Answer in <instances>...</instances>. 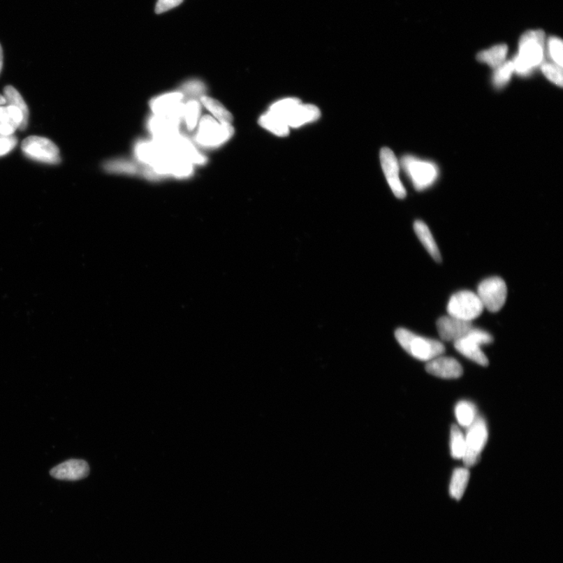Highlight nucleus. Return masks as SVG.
<instances>
[{"label":"nucleus","instance_id":"obj_14","mask_svg":"<svg viewBox=\"0 0 563 563\" xmlns=\"http://www.w3.org/2000/svg\"><path fill=\"white\" fill-rule=\"evenodd\" d=\"M425 370L430 374L442 379L460 378L463 373L462 365L456 359L443 355L427 362Z\"/></svg>","mask_w":563,"mask_h":563},{"label":"nucleus","instance_id":"obj_25","mask_svg":"<svg viewBox=\"0 0 563 563\" xmlns=\"http://www.w3.org/2000/svg\"><path fill=\"white\" fill-rule=\"evenodd\" d=\"M455 414L458 424L466 428H468L477 417L476 406L467 401H462L457 404Z\"/></svg>","mask_w":563,"mask_h":563},{"label":"nucleus","instance_id":"obj_5","mask_svg":"<svg viewBox=\"0 0 563 563\" xmlns=\"http://www.w3.org/2000/svg\"><path fill=\"white\" fill-rule=\"evenodd\" d=\"M401 163L418 191L433 185L437 179L438 168L433 162L407 155L402 158Z\"/></svg>","mask_w":563,"mask_h":563},{"label":"nucleus","instance_id":"obj_26","mask_svg":"<svg viewBox=\"0 0 563 563\" xmlns=\"http://www.w3.org/2000/svg\"><path fill=\"white\" fill-rule=\"evenodd\" d=\"M207 88L205 84L200 80H192L182 85L180 93L184 96V101H198L205 96Z\"/></svg>","mask_w":563,"mask_h":563},{"label":"nucleus","instance_id":"obj_24","mask_svg":"<svg viewBox=\"0 0 563 563\" xmlns=\"http://www.w3.org/2000/svg\"><path fill=\"white\" fill-rule=\"evenodd\" d=\"M103 168L108 173L123 175H138L142 173V168H140L136 163L122 159L111 160L104 163Z\"/></svg>","mask_w":563,"mask_h":563},{"label":"nucleus","instance_id":"obj_17","mask_svg":"<svg viewBox=\"0 0 563 563\" xmlns=\"http://www.w3.org/2000/svg\"><path fill=\"white\" fill-rule=\"evenodd\" d=\"M23 122V115L15 106H0V133L14 135Z\"/></svg>","mask_w":563,"mask_h":563},{"label":"nucleus","instance_id":"obj_3","mask_svg":"<svg viewBox=\"0 0 563 563\" xmlns=\"http://www.w3.org/2000/svg\"><path fill=\"white\" fill-rule=\"evenodd\" d=\"M234 134L232 124H221L214 117H203L199 122L195 142L205 148H216L231 140Z\"/></svg>","mask_w":563,"mask_h":563},{"label":"nucleus","instance_id":"obj_2","mask_svg":"<svg viewBox=\"0 0 563 563\" xmlns=\"http://www.w3.org/2000/svg\"><path fill=\"white\" fill-rule=\"evenodd\" d=\"M395 337L406 352L423 362H429L445 352V346L439 340L418 336L406 329L397 330Z\"/></svg>","mask_w":563,"mask_h":563},{"label":"nucleus","instance_id":"obj_33","mask_svg":"<svg viewBox=\"0 0 563 563\" xmlns=\"http://www.w3.org/2000/svg\"><path fill=\"white\" fill-rule=\"evenodd\" d=\"M17 144V137L14 135L0 133V156H5L12 152Z\"/></svg>","mask_w":563,"mask_h":563},{"label":"nucleus","instance_id":"obj_6","mask_svg":"<svg viewBox=\"0 0 563 563\" xmlns=\"http://www.w3.org/2000/svg\"><path fill=\"white\" fill-rule=\"evenodd\" d=\"M466 451L462 460L467 467H472L479 462L482 451L488 440L487 423L481 416H477L467 428Z\"/></svg>","mask_w":563,"mask_h":563},{"label":"nucleus","instance_id":"obj_28","mask_svg":"<svg viewBox=\"0 0 563 563\" xmlns=\"http://www.w3.org/2000/svg\"><path fill=\"white\" fill-rule=\"evenodd\" d=\"M200 103L198 101H188L185 103L184 112H183L182 120H184L186 126L189 132H192L200 120Z\"/></svg>","mask_w":563,"mask_h":563},{"label":"nucleus","instance_id":"obj_18","mask_svg":"<svg viewBox=\"0 0 563 563\" xmlns=\"http://www.w3.org/2000/svg\"><path fill=\"white\" fill-rule=\"evenodd\" d=\"M415 233L417 235L418 240L428 251L430 256L433 258L437 263H441V255L438 248L436 241L432 235L427 225L424 224L423 221L418 220L414 224Z\"/></svg>","mask_w":563,"mask_h":563},{"label":"nucleus","instance_id":"obj_11","mask_svg":"<svg viewBox=\"0 0 563 563\" xmlns=\"http://www.w3.org/2000/svg\"><path fill=\"white\" fill-rule=\"evenodd\" d=\"M381 162L383 171L389 183L391 191L396 198L403 199L406 196L405 189L399 178V163L396 156L389 148L385 147L381 152Z\"/></svg>","mask_w":563,"mask_h":563},{"label":"nucleus","instance_id":"obj_21","mask_svg":"<svg viewBox=\"0 0 563 563\" xmlns=\"http://www.w3.org/2000/svg\"><path fill=\"white\" fill-rule=\"evenodd\" d=\"M258 123L261 127L277 136L285 137L290 133V127L286 123L270 111L260 117Z\"/></svg>","mask_w":563,"mask_h":563},{"label":"nucleus","instance_id":"obj_12","mask_svg":"<svg viewBox=\"0 0 563 563\" xmlns=\"http://www.w3.org/2000/svg\"><path fill=\"white\" fill-rule=\"evenodd\" d=\"M473 327L472 322L451 316L441 317L437 323L438 333L444 342H457L466 336Z\"/></svg>","mask_w":563,"mask_h":563},{"label":"nucleus","instance_id":"obj_15","mask_svg":"<svg viewBox=\"0 0 563 563\" xmlns=\"http://www.w3.org/2000/svg\"><path fill=\"white\" fill-rule=\"evenodd\" d=\"M89 474V467L86 461L70 460L58 465L50 471V475L55 479L68 481H77L84 479Z\"/></svg>","mask_w":563,"mask_h":563},{"label":"nucleus","instance_id":"obj_23","mask_svg":"<svg viewBox=\"0 0 563 563\" xmlns=\"http://www.w3.org/2000/svg\"><path fill=\"white\" fill-rule=\"evenodd\" d=\"M200 101L219 122L232 124L233 115L220 102L207 96H202Z\"/></svg>","mask_w":563,"mask_h":563},{"label":"nucleus","instance_id":"obj_36","mask_svg":"<svg viewBox=\"0 0 563 563\" xmlns=\"http://www.w3.org/2000/svg\"><path fill=\"white\" fill-rule=\"evenodd\" d=\"M6 100L3 96L0 95V106L4 105L6 104Z\"/></svg>","mask_w":563,"mask_h":563},{"label":"nucleus","instance_id":"obj_9","mask_svg":"<svg viewBox=\"0 0 563 563\" xmlns=\"http://www.w3.org/2000/svg\"><path fill=\"white\" fill-rule=\"evenodd\" d=\"M476 294L484 309L495 313L499 312L506 304L507 286L502 278L490 277L481 282L478 286Z\"/></svg>","mask_w":563,"mask_h":563},{"label":"nucleus","instance_id":"obj_16","mask_svg":"<svg viewBox=\"0 0 563 563\" xmlns=\"http://www.w3.org/2000/svg\"><path fill=\"white\" fill-rule=\"evenodd\" d=\"M320 116V110L316 106L300 103L287 117L286 122L290 129L299 128L317 121Z\"/></svg>","mask_w":563,"mask_h":563},{"label":"nucleus","instance_id":"obj_13","mask_svg":"<svg viewBox=\"0 0 563 563\" xmlns=\"http://www.w3.org/2000/svg\"><path fill=\"white\" fill-rule=\"evenodd\" d=\"M182 121L170 117L153 115L148 121L147 127L153 140L166 141L179 135Z\"/></svg>","mask_w":563,"mask_h":563},{"label":"nucleus","instance_id":"obj_22","mask_svg":"<svg viewBox=\"0 0 563 563\" xmlns=\"http://www.w3.org/2000/svg\"><path fill=\"white\" fill-rule=\"evenodd\" d=\"M469 471L466 468L455 469L450 484V495L455 500H460L469 481Z\"/></svg>","mask_w":563,"mask_h":563},{"label":"nucleus","instance_id":"obj_7","mask_svg":"<svg viewBox=\"0 0 563 563\" xmlns=\"http://www.w3.org/2000/svg\"><path fill=\"white\" fill-rule=\"evenodd\" d=\"M484 307L477 294L469 291L458 292L451 296L447 306L448 316L468 322L479 317Z\"/></svg>","mask_w":563,"mask_h":563},{"label":"nucleus","instance_id":"obj_32","mask_svg":"<svg viewBox=\"0 0 563 563\" xmlns=\"http://www.w3.org/2000/svg\"><path fill=\"white\" fill-rule=\"evenodd\" d=\"M548 47L550 57L555 64L560 67L563 66V43L558 37H551L548 39Z\"/></svg>","mask_w":563,"mask_h":563},{"label":"nucleus","instance_id":"obj_19","mask_svg":"<svg viewBox=\"0 0 563 563\" xmlns=\"http://www.w3.org/2000/svg\"><path fill=\"white\" fill-rule=\"evenodd\" d=\"M508 54V47L505 44L497 45L477 54V60L485 63L490 68L496 69L505 62Z\"/></svg>","mask_w":563,"mask_h":563},{"label":"nucleus","instance_id":"obj_34","mask_svg":"<svg viewBox=\"0 0 563 563\" xmlns=\"http://www.w3.org/2000/svg\"><path fill=\"white\" fill-rule=\"evenodd\" d=\"M184 0H159L156 4L155 13L156 15L163 14L170 10L177 8Z\"/></svg>","mask_w":563,"mask_h":563},{"label":"nucleus","instance_id":"obj_31","mask_svg":"<svg viewBox=\"0 0 563 563\" xmlns=\"http://www.w3.org/2000/svg\"><path fill=\"white\" fill-rule=\"evenodd\" d=\"M541 71L549 81L562 87V68L555 63L541 64Z\"/></svg>","mask_w":563,"mask_h":563},{"label":"nucleus","instance_id":"obj_10","mask_svg":"<svg viewBox=\"0 0 563 563\" xmlns=\"http://www.w3.org/2000/svg\"><path fill=\"white\" fill-rule=\"evenodd\" d=\"M184 96L180 92H173L154 98L150 101V108L154 115L170 117L182 121L184 112Z\"/></svg>","mask_w":563,"mask_h":563},{"label":"nucleus","instance_id":"obj_29","mask_svg":"<svg viewBox=\"0 0 563 563\" xmlns=\"http://www.w3.org/2000/svg\"><path fill=\"white\" fill-rule=\"evenodd\" d=\"M451 451L455 460H462L466 451V438L456 425L451 430Z\"/></svg>","mask_w":563,"mask_h":563},{"label":"nucleus","instance_id":"obj_30","mask_svg":"<svg viewBox=\"0 0 563 563\" xmlns=\"http://www.w3.org/2000/svg\"><path fill=\"white\" fill-rule=\"evenodd\" d=\"M514 72L512 61L504 62L501 66L495 69L493 75V84L497 89L506 87Z\"/></svg>","mask_w":563,"mask_h":563},{"label":"nucleus","instance_id":"obj_35","mask_svg":"<svg viewBox=\"0 0 563 563\" xmlns=\"http://www.w3.org/2000/svg\"><path fill=\"white\" fill-rule=\"evenodd\" d=\"M3 61V50L1 47V45H0V72H1L2 71Z\"/></svg>","mask_w":563,"mask_h":563},{"label":"nucleus","instance_id":"obj_20","mask_svg":"<svg viewBox=\"0 0 563 563\" xmlns=\"http://www.w3.org/2000/svg\"><path fill=\"white\" fill-rule=\"evenodd\" d=\"M4 98L8 105L15 106L21 110L23 115V122L19 129L24 131L27 128L29 119V110L27 104L25 103L22 96L19 92L11 86L4 89Z\"/></svg>","mask_w":563,"mask_h":563},{"label":"nucleus","instance_id":"obj_1","mask_svg":"<svg viewBox=\"0 0 563 563\" xmlns=\"http://www.w3.org/2000/svg\"><path fill=\"white\" fill-rule=\"evenodd\" d=\"M546 34L541 30H532L523 34L519 52L512 61L516 73L526 76L544 61Z\"/></svg>","mask_w":563,"mask_h":563},{"label":"nucleus","instance_id":"obj_4","mask_svg":"<svg viewBox=\"0 0 563 563\" xmlns=\"http://www.w3.org/2000/svg\"><path fill=\"white\" fill-rule=\"evenodd\" d=\"M492 342L493 337L489 332L473 327L466 336L454 342V346L461 355L471 361L482 366H488L489 361L481 346Z\"/></svg>","mask_w":563,"mask_h":563},{"label":"nucleus","instance_id":"obj_8","mask_svg":"<svg viewBox=\"0 0 563 563\" xmlns=\"http://www.w3.org/2000/svg\"><path fill=\"white\" fill-rule=\"evenodd\" d=\"M22 149L31 160L49 165H57L61 161L60 149L54 142L44 137H28L22 142Z\"/></svg>","mask_w":563,"mask_h":563},{"label":"nucleus","instance_id":"obj_27","mask_svg":"<svg viewBox=\"0 0 563 563\" xmlns=\"http://www.w3.org/2000/svg\"><path fill=\"white\" fill-rule=\"evenodd\" d=\"M300 103L297 98H286V99L274 103L268 111L286 122L287 117Z\"/></svg>","mask_w":563,"mask_h":563}]
</instances>
